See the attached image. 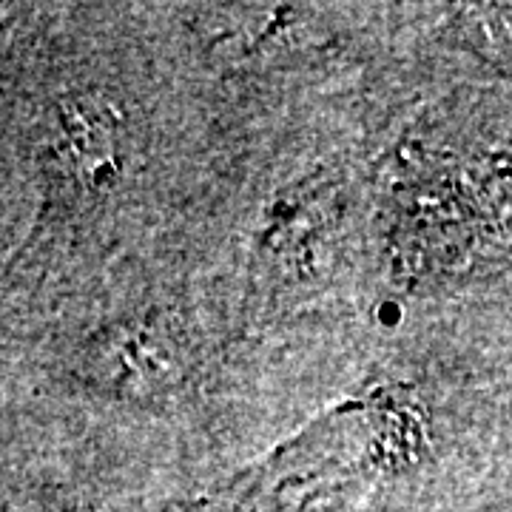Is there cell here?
Wrapping results in <instances>:
<instances>
[{"mask_svg":"<svg viewBox=\"0 0 512 512\" xmlns=\"http://www.w3.org/2000/svg\"><path fill=\"white\" fill-rule=\"evenodd\" d=\"M194 350L180 313L148 308L100 330L86 348L80 376L103 399L154 402L191 376Z\"/></svg>","mask_w":512,"mask_h":512,"instance_id":"cell-1","label":"cell"},{"mask_svg":"<svg viewBox=\"0 0 512 512\" xmlns=\"http://www.w3.org/2000/svg\"><path fill=\"white\" fill-rule=\"evenodd\" d=\"M333 200L330 185L308 183L282 191L256 242V256L271 274L288 282H305L319 274V256L333 239Z\"/></svg>","mask_w":512,"mask_h":512,"instance_id":"cell-2","label":"cell"},{"mask_svg":"<svg viewBox=\"0 0 512 512\" xmlns=\"http://www.w3.org/2000/svg\"><path fill=\"white\" fill-rule=\"evenodd\" d=\"M60 151L77 183L103 194L123 177V114L97 92H69L55 106Z\"/></svg>","mask_w":512,"mask_h":512,"instance_id":"cell-3","label":"cell"},{"mask_svg":"<svg viewBox=\"0 0 512 512\" xmlns=\"http://www.w3.org/2000/svg\"><path fill=\"white\" fill-rule=\"evenodd\" d=\"M444 35L495 69L512 72V9L507 6H464L450 18Z\"/></svg>","mask_w":512,"mask_h":512,"instance_id":"cell-4","label":"cell"}]
</instances>
